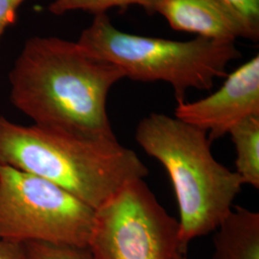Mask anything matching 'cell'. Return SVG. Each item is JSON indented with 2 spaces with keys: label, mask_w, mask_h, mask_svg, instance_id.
Here are the masks:
<instances>
[{
  "label": "cell",
  "mask_w": 259,
  "mask_h": 259,
  "mask_svg": "<svg viewBox=\"0 0 259 259\" xmlns=\"http://www.w3.org/2000/svg\"><path fill=\"white\" fill-rule=\"evenodd\" d=\"M176 259H188L187 258V256H186V254H185V252H181V253H179V255L177 256Z\"/></svg>",
  "instance_id": "2e32d148"
},
{
  "label": "cell",
  "mask_w": 259,
  "mask_h": 259,
  "mask_svg": "<svg viewBox=\"0 0 259 259\" xmlns=\"http://www.w3.org/2000/svg\"><path fill=\"white\" fill-rule=\"evenodd\" d=\"M125 75L78 42L34 37L9 74L14 106L42 128L117 139L107 111L111 88Z\"/></svg>",
  "instance_id": "6da1fadb"
},
{
  "label": "cell",
  "mask_w": 259,
  "mask_h": 259,
  "mask_svg": "<svg viewBox=\"0 0 259 259\" xmlns=\"http://www.w3.org/2000/svg\"><path fill=\"white\" fill-rule=\"evenodd\" d=\"M259 115V55L227 74L222 87L193 102L178 103L175 117L221 139L242 120Z\"/></svg>",
  "instance_id": "52a82bcc"
},
{
  "label": "cell",
  "mask_w": 259,
  "mask_h": 259,
  "mask_svg": "<svg viewBox=\"0 0 259 259\" xmlns=\"http://www.w3.org/2000/svg\"><path fill=\"white\" fill-rule=\"evenodd\" d=\"M0 164L40 177L94 209L148 168L117 139L24 126L0 115Z\"/></svg>",
  "instance_id": "7a4b0ae2"
},
{
  "label": "cell",
  "mask_w": 259,
  "mask_h": 259,
  "mask_svg": "<svg viewBox=\"0 0 259 259\" xmlns=\"http://www.w3.org/2000/svg\"><path fill=\"white\" fill-rule=\"evenodd\" d=\"M232 10L247 28L250 40H259V0H221Z\"/></svg>",
  "instance_id": "4fadbf2b"
},
{
  "label": "cell",
  "mask_w": 259,
  "mask_h": 259,
  "mask_svg": "<svg viewBox=\"0 0 259 259\" xmlns=\"http://www.w3.org/2000/svg\"><path fill=\"white\" fill-rule=\"evenodd\" d=\"M179 232L178 220L139 179L95 209L88 249L93 259H176L185 252Z\"/></svg>",
  "instance_id": "8992f818"
},
{
  "label": "cell",
  "mask_w": 259,
  "mask_h": 259,
  "mask_svg": "<svg viewBox=\"0 0 259 259\" xmlns=\"http://www.w3.org/2000/svg\"><path fill=\"white\" fill-rule=\"evenodd\" d=\"M25 0H0V37L4 31L14 24L19 6Z\"/></svg>",
  "instance_id": "5bb4252c"
},
{
  "label": "cell",
  "mask_w": 259,
  "mask_h": 259,
  "mask_svg": "<svg viewBox=\"0 0 259 259\" xmlns=\"http://www.w3.org/2000/svg\"><path fill=\"white\" fill-rule=\"evenodd\" d=\"M157 0H53L48 11L61 16L70 11L81 10L92 13L94 16L106 14L108 10L114 8H126L129 6H139L150 15L155 14V4Z\"/></svg>",
  "instance_id": "8fae6325"
},
{
  "label": "cell",
  "mask_w": 259,
  "mask_h": 259,
  "mask_svg": "<svg viewBox=\"0 0 259 259\" xmlns=\"http://www.w3.org/2000/svg\"><path fill=\"white\" fill-rule=\"evenodd\" d=\"M212 259H259V213L234 206L215 230Z\"/></svg>",
  "instance_id": "9c48e42d"
},
{
  "label": "cell",
  "mask_w": 259,
  "mask_h": 259,
  "mask_svg": "<svg viewBox=\"0 0 259 259\" xmlns=\"http://www.w3.org/2000/svg\"><path fill=\"white\" fill-rule=\"evenodd\" d=\"M95 209L64 188L0 164V238L88 248Z\"/></svg>",
  "instance_id": "5b68a950"
},
{
  "label": "cell",
  "mask_w": 259,
  "mask_h": 259,
  "mask_svg": "<svg viewBox=\"0 0 259 259\" xmlns=\"http://www.w3.org/2000/svg\"><path fill=\"white\" fill-rule=\"evenodd\" d=\"M136 140L166 170L179 207V237L186 252L192 240L214 232L231 213L243 183L215 159L207 134L164 113H150Z\"/></svg>",
  "instance_id": "3957f363"
},
{
  "label": "cell",
  "mask_w": 259,
  "mask_h": 259,
  "mask_svg": "<svg viewBox=\"0 0 259 259\" xmlns=\"http://www.w3.org/2000/svg\"><path fill=\"white\" fill-rule=\"evenodd\" d=\"M25 259H93L88 248L40 242L25 243Z\"/></svg>",
  "instance_id": "7c38bea8"
},
{
  "label": "cell",
  "mask_w": 259,
  "mask_h": 259,
  "mask_svg": "<svg viewBox=\"0 0 259 259\" xmlns=\"http://www.w3.org/2000/svg\"><path fill=\"white\" fill-rule=\"evenodd\" d=\"M236 151V174L243 185L259 187V115L233 126L229 134Z\"/></svg>",
  "instance_id": "30bf717a"
},
{
  "label": "cell",
  "mask_w": 259,
  "mask_h": 259,
  "mask_svg": "<svg viewBox=\"0 0 259 259\" xmlns=\"http://www.w3.org/2000/svg\"><path fill=\"white\" fill-rule=\"evenodd\" d=\"M77 42L116 65L125 78L170 84L178 103L185 101L189 90H210L216 78L227 76L231 62L242 56L235 41L201 37L178 41L125 33L106 14L94 16Z\"/></svg>",
  "instance_id": "277c9868"
},
{
  "label": "cell",
  "mask_w": 259,
  "mask_h": 259,
  "mask_svg": "<svg viewBox=\"0 0 259 259\" xmlns=\"http://www.w3.org/2000/svg\"><path fill=\"white\" fill-rule=\"evenodd\" d=\"M0 259H25L24 245L0 238Z\"/></svg>",
  "instance_id": "9a60e30c"
},
{
  "label": "cell",
  "mask_w": 259,
  "mask_h": 259,
  "mask_svg": "<svg viewBox=\"0 0 259 259\" xmlns=\"http://www.w3.org/2000/svg\"><path fill=\"white\" fill-rule=\"evenodd\" d=\"M155 13L176 31L197 37L235 41L250 35L240 18L221 0H157Z\"/></svg>",
  "instance_id": "ba28073f"
}]
</instances>
